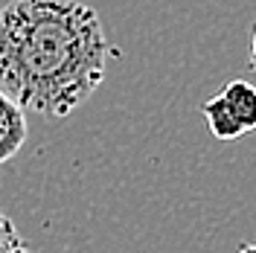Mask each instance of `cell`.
Masks as SVG:
<instances>
[{
	"label": "cell",
	"mask_w": 256,
	"mask_h": 253,
	"mask_svg": "<svg viewBox=\"0 0 256 253\" xmlns=\"http://www.w3.org/2000/svg\"><path fill=\"white\" fill-rule=\"evenodd\" d=\"M111 44L82 0H9L0 9V88L24 111L67 116L105 79Z\"/></svg>",
	"instance_id": "obj_1"
},
{
	"label": "cell",
	"mask_w": 256,
	"mask_h": 253,
	"mask_svg": "<svg viewBox=\"0 0 256 253\" xmlns=\"http://www.w3.org/2000/svg\"><path fill=\"white\" fill-rule=\"evenodd\" d=\"M201 114L216 140H236L256 131V88L242 79L227 82L222 94L201 105Z\"/></svg>",
	"instance_id": "obj_2"
},
{
	"label": "cell",
	"mask_w": 256,
	"mask_h": 253,
	"mask_svg": "<svg viewBox=\"0 0 256 253\" xmlns=\"http://www.w3.org/2000/svg\"><path fill=\"white\" fill-rule=\"evenodd\" d=\"M26 114L12 96L0 88V166L12 160L26 142Z\"/></svg>",
	"instance_id": "obj_3"
},
{
	"label": "cell",
	"mask_w": 256,
	"mask_h": 253,
	"mask_svg": "<svg viewBox=\"0 0 256 253\" xmlns=\"http://www.w3.org/2000/svg\"><path fill=\"white\" fill-rule=\"evenodd\" d=\"M0 253H32L26 238L18 233L15 222L0 210Z\"/></svg>",
	"instance_id": "obj_4"
},
{
	"label": "cell",
	"mask_w": 256,
	"mask_h": 253,
	"mask_svg": "<svg viewBox=\"0 0 256 253\" xmlns=\"http://www.w3.org/2000/svg\"><path fill=\"white\" fill-rule=\"evenodd\" d=\"M250 67L256 70V24H254V32H250Z\"/></svg>",
	"instance_id": "obj_5"
},
{
	"label": "cell",
	"mask_w": 256,
	"mask_h": 253,
	"mask_svg": "<svg viewBox=\"0 0 256 253\" xmlns=\"http://www.w3.org/2000/svg\"><path fill=\"white\" fill-rule=\"evenodd\" d=\"M239 253H256V242H244L239 248Z\"/></svg>",
	"instance_id": "obj_6"
}]
</instances>
